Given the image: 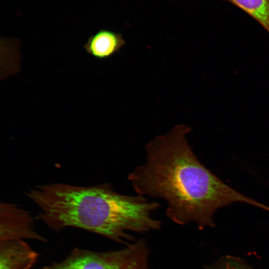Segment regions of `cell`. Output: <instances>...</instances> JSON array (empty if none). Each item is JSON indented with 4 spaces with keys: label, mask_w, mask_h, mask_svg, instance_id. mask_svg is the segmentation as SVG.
Listing matches in <instances>:
<instances>
[{
    "label": "cell",
    "mask_w": 269,
    "mask_h": 269,
    "mask_svg": "<svg viewBox=\"0 0 269 269\" xmlns=\"http://www.w3.org/2000/svg\"><path fill=\"white\" fill-rule=\"evenodd\" d=\"M126 43L122 34L103 28L88 37L83 48L93 57L105 60L119 52Z\"/></svg>",
    "instance_id": "obj_6"
},
{
    "label": "cell",
    "mask_w": 269,
    "mask_h": 269,
    "mask_svg": "<svg viewBox=\"0 0 269 269\" xmlns=\"http://www.w3.org/2000/svg\"><path fill=\"white\" fill-rule=\"evenodd\" d=\"M205 269H254L246 261L239 258L227 256L214 263L206 266Z\"/></svg>",
    "instance_id": "obj_8"
},
{
    "label": "cell",
    "mask_w": 269,
    "mask_h": 269,
    "mask_svg": "<svg viewBox=\"0 0 269 269\" xmlns=\"http://www.w3.org/2000/svg\"><path fill=\"white\" fill-rule=\"evenodd\" d=\"M38 208V219L51 230L76 228L120 243L130 244V232L159 230L151 216L160 205L143 196L118 193L109 183L85 186L65 183L36 185L26 193Z\"/></svg>",
    "instance_id": "obj_2"
},
{
    "label": "cell",
    "mask_w": 269,
    "mask_h": 269,
    "mask_svg": "<svg viewBox=\"0 0 269 269\" xmlns=\"http://www.w3.org/2000/svg\"><path fill=\"white\" fill-rule=\"evenodd\" d=\"M31 239L46 242L37 232L31 214L19 205L9 202L0 204V240Z\"/></svg>",
    "instance_id": "obj_4"
},
{
    "label": "cell",
    "mask_w": 269,
    "mask_h": 269,
    "mask_svg": "<svg viewBox=\"0 0 269 269\" xmlns=\"http://www.w3.org/2000/svg\"><path fill=\"white\" fill-rule=\"evenodd\" d=\"M38 256L24 240H0V269H31Z\"/></svg>",
    "instance_id": "obj_5"
},
{
    "label": "cell",
    "mask_w": 269,
    "mask_h": 269,
    "mask_svg": "<svg viewBox=\"0 0 269 269\" xmlns=\"http://www.w3.org/2000/svg\"><path fill=\"white\" fill-rule=\"evenodd\" d=\"M149 249L140 239L120 250L96 252L74 248L63 260L41 269H149Z\"/></svg>",
    "instance_id": "obj_3"
},
{
    "label": "cell",
    "mask_w": 269,
    "mask_h": 269,
    "mask_svg": "<svg viewBox=\"0 0 269 269\" xmlns=\"http://www.w3.org/2000/svg\"><path fill=\"white\" fill-rule=\"evenodd\" d=\"M190 131L176 125L145 145V162L128 176L138 195L163 199L167 217L179 225L194 222L200 230L214 227L216 211L234 202L269 212V207L234 190L200 162L186 137Z\"/></svg>",
    "instance_id": "obj_1"
},
{
    "label": "cell",
    "mask_w": 269,
    "mask_h": 269,
    "mask_svg": "<svg viewBox=\"0 0 269 269\" xmlns=\"http://www.w3.org/2000/svg\"><path fill=\"white\" fill-rule=\"evenodd\" d=\"M238 7L269 32V0H224Z\"/></svg>",
    "instance_id": "obj_7"
}]
</instances>
